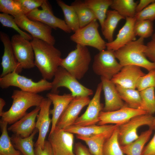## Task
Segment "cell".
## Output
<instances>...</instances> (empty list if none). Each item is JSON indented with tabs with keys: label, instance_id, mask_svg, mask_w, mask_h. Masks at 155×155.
Wrapping results in <instances>:
<instances>
[{
	"label": "cell",
	"instance_id": "d590c367",
	"mask_svg": "<svg viewBox=\"0 0 155 155\" xmlns=\"http://www.w3.org/2000/svg\"><path fill=\"white\" fill-rule=\"evenodd\" d=\"M118 125L105 142L102 155H124L118 139Z\"/></svg>",
	"mask_w": 155,
	"mask_h": 155
},
{
	"label": "cell",
	"instance_id": "ba28073f",
	"mask_svg": "<svg viewBox=\"0 0 155 155\" xmlns=\"http://www.w3.org/2000/svg\"><path fill=\"white\" fill-rule=\"evenodd\" d=\"M154 117L152 115L148 114L139 115L133 117L125 123L119 125L118 139L120 146L126 145L137 139L139 136L137 131L140 127L147 125L149 128H152Z\"/></svg>",
	"mask_w": 155,
	"mask_h": 155
},
{
	"label": "cell",
	"instance_id": "ab89813d",
	"mask_svg": "<svg viewBox=\"0 0 155 155\" xmlns=\"http://www.w3.org/2000/svg\"><path fill=\"white\" fill-rule=\"evenodd\" d=\"M152 87L155 88V69L140 77L136 86V88L139 91Z\"/></svg>",
	"mask_w": 155,
	"mask_h": 155
},
{
	"label": "cell",
	"instance_id": "f907efd6",
	"mask_svg": "<svg viewBox=\"0 0 155 155\" xmlns=\"http://www.w3.org/2000/svg\"><path fill=\"white\" fill-rule=\"evenodd\" d=\"M152 38H155V31L152 36Z\"/></svg>",
	"mask_w": 155,
	"mask_h": 155
},
{
	"label": "cell",
	"instance_id": "bcb514c9",
	"mask_svg": "<svg viewBox=\"0 0 155 155\" xmlns=\"http://www.w3.org/2000/svg\"><path fill=\"white\" fill-rule=\"evenodd\" d=\"M73 149L75 155H93L88 148L80 142L75 143Z\"/></svg>",
	"mask_w": 155,
	"mask_h": 155
},
{
	"label": "cell",
	"instance_id": "8d00e7d4",
	"mask_svg": "<svg viewBox=\"0 0 155 155\" xmlns=\"http://www.w3.org/2000/svg\"><path fill=\"white\" fill-rule=\"evenodd\" d=\"M153 22L148 20L136 21L134 26L136 36L144 39L152 36L153 34Z\"/></svg>",
	"mask_w": 155,
	"mask_h": 155
},
{
	"label": "cell",
	"instance_id": "60d3db41",
	"mask_svg": "<svg viewBox=\"0 0 155 155\" xmlns=\"http://www.w3.org/2000/svg\"><path fill=\"white\" fill-rule=\"evenodd\" d=\"M25 15L41 6L44 0H15Z\"/></svg>",
	"mask_w": 155,
	"mask_h": 155
},
{
	"label": "cell",
	"instance_id": "484cf974",
	"mask_svg": "<svg viewBox=\"0 0 155 155\" xmlns=\"http://www.w3.org/2000/svg\"><path fill=\"white\" fill-rule=\"evenodd\" d=\"M153 129L151 128L142 132L138 138L132 142L121 146L123 152L126 155H142L144 146L149 140Z\"/></svg>",
	"mask_w": 155,
	"mask_h": 155
},
{
	"label": "cell",
	"instance_id": "8992f818",
	"mask_svg": "<svg viewBox=\"0 0 155 155\" xmlns=\"http://www.w3.org/2000/svg\"><path fill=\"white\" fill-rule=\"evenodd\" d=\"M51 92L58 94V89L65 87L68 89L74 97L92 95L93 91L80 84L78 80L63 67L59 66L56 71L53 81Z\"/></svg>",
	"mask_w": 155,
	"mask_h": 155
},
{
	"label": "cell",
	"instance_id": "8fae6325",
	"mask_svg": "<svg viewBox=\"0 0 155 155\" xmlns=\"http://www.w3.org/2000/svg\"><path fill=\"white\" fill-rule=\"evenodd\" d=\"M11 41L15 56L22 68L34 67V55L31 42L19 34L13 35Z\"/></svg>",
	"mask_w": 155,
	"mask_h": 155
},
{
	"label": "cell",
	"instance_id": "7a4b0ae2",
	"mask_svg": "<svg viewBox=\"0 0 155 155\" xmlns=\"http://www.w3.org/2000/svg\"><path fill=\"white\" fill-rule=\"evenodd\" d=\"M11 97L13 102L11 107L0 116L1 117L0 120L7 122L8 124H13L22 118L30 107L39 106L44 98L38 94L21 90H14Z\"/></svg>",
	"mask_w": 155,
	"mask_h": 155
},
{
	"label": "cell",
	"instance_id": "30bf717a",
	"mask_svg": "<svg viewBox=\"0 0 155 155\" xmlns=\"http://www.w3.org/2000/svg\"><path fill=\"white\" fill-rule=\"evenodd\" d=\"M13 17L19 27L28 32L33 38L55 44V40L51 34L53 29L51 27L40 22L30 20L24 14Z\"/></svg>",
	"mask_w": 155,
	"mask_h": 155
},
{
	"label": "cell",
	"instance_id": "52a82bcc",
	"mask_svg": "<svg viewBox=\"0 0 155 155\" xmlns=\"http://www.w3.org/2000/svg\"><path fill=\"white\" fill-rule=\"evenodd\" d=\"M99 24L94 20L86 26L80 28L70 37L71 41L84 46H90L101 51L105 50L106 43L98 30Z\"/></svg>",
	"mask_w": 155,
	"mask_h": 155
},
{
	"label": "cell",
	"instance_id": "c3c4849f",
	"mask_svg": "<svg viewBox=\"0 0 155 155\" xmlns=\"http://www.w3.org/2000/svg\"><path fill=\"white\" fill-rule=\"evenodd\" d=\"M6 102L5 100L2 98H0V116L3 112V109Z\"/></svg>",
	"mask_w": 155,
	"mask_h": 155
},
{
	"label": "cell",
	"instance_id": "9c48e42d",
	"mask_svg": "<svg viewBox=\"0 0 155 155\" xmlns=\"http://www.w3.org/2000/svg\"><path fill=\"white\" fill-rule=\"evenodd\" d=\"M116 59L114 51L107 49L99 51L94 57L93 71L100 77L111 80L123 67Z\"/></svg>",
	"mask_w": 155,
	"mask_h": 155
},
{
	"label": "cell",
	"instance_id": "5b68a950",
	"mask_svg": "<svg viewBox=\"0 0 155 155\" xmlns=\"http://www.w3.org/2000/svg\"><path fill=\"white\" fill-rule=\"evenodd\" d=\"M11 86L18 87L24 92L37 94L51 90L52 84L51 82L44 79L35 82L14 72L0 78L1 88L5 89Z\"/></svg>",
	"mask_w": 155,
	"mask_h": 155
},
{
	"label": "cell",
	"instance_id": "2e32d148",
	"mask_svg": "<svg viewBox=\"0 0 155 155\" xmlns=\"http://www.w3.org/2000/svg\"><path fill=\"white\" fill-rule=\"evenodd\" d=\"M147 114L141 109H134L128 106L119 110L110 112L101 111L99 115L98 125L113 123L120 125L128 121L133 117L139 115Z\"/></svg>",
	"mask_w": 155,
	"mask_h": 155
},
{
	"label": "cell",
	"instance_id": "74e56055",
	"mask_svg": "<svg viewBox=\"0 0 155 155\" xmlns=\"http://www.w3.org/2000/svg\"><path fill=\"white\" fill-rule=\"evenodd\" d=\"M0 22L3 26L13 28L19 34L29 40L33 39V38L30 34L23 31L19 27L12 16L6 13H0Z\"/></svg>",
	"mask_w": 155,
	"mask_h": 155
},
{
	"label": "cell",
	"instance_id": "4dcf8cb0",
	"mask_svg": "<svg viewBox=\"0 0 155 155\" xmlns=\"http://www.w3.org/2000/svg\"><path fill=\"white\" fill-rule=\"evenodd\" d=\"M71 5L73 7L77 15L80 28L83 27L92 21L97 20L91 10L88 7L84 1L76 0Z\"/></svg>",
	"mask_w": 155,
	"mask_h": 155
},
{
	"label": "cell",
	"instance_id": "f6af8a7d",
	"mask_svg": "<svg viewBox=\"0 0 155 155\" xmlns=\"http://www.w3.org/2000/svg\"><path fill=\"white\" fill-rule=\"evenodd\" d=\"M154 129L155 130V127ZM142 155H155V133L151 140L144 147Z\"/></svg>",
	"mask_w": 155,
	"mask_h": 155
},
{
	"label": "cell",
	"instance_id": "7bdbcfd3",
	"mask_svg": "<svg viewBox=\"0 0 155 155\" xmlns=\"http://www.w3.org/2000/svg\"><path fill=\"white\" fill-rule=\"evenodd\" d=\"M145 55L147 59L155 63V38L152 39L146 45Z\"/></svg>",
	"mask_w": 155,
	"mask_h": 155
},
{
	"label": "cell",
	"instance_id": "ffe728a7",
	"mask_svg": "<svg viewBox=\"0 0 155 155\" xmlns=\"http://www.w3.org/2000/svg\"><path fill=\"white\" fill-rule=\"evenodd\" d=\"M145 74L140 67L128 65L123 67L111 80L115 84L125 88L135 89L138 80Z\"/></svg>",
	"mask_w": 155,
	"mask_h": 155
},
{
	"label": "cell",
	"instance_id": "681fc988",
	"mask_svg": "<svg viewBox=\"0 0 155 155\" xmlns=\"http://www.w3.org/2000/svg\"><path fill=\"white\" fill-rule=\"evenodd\" d=\"M155 127V117H154V119L153 121L152 128L154 129V128Z\"/></svg>",
	"mask_w": 155,
	"mask_h": 155
},
{
	"label": "cell",
	"instance_id": "603a6c76",
	"mask_svg": "<svg viewBox=\"0 0 155 155\" xmlns=\"http://www.w3.org/2000/svg\"><path fill=\"white\" fill-rule=\"evenodd\" d=\"M46 96L53 104V108L50 111V114L52 115L51 133L55 129L58 119L74 97L71 93L60 95L51 92L48 93Z\"/></svg>",
	"mask_w": 155,
	"mask_h": 155
},
{
	"label": "cell",
	"instance_id": "f546056e",
	"mask_svg": "<svg viewBox=\"0 0 155 155\" xmlns=\"http://www.w3.org/2000/svg\"><path fill=\"white\" fill-rule=\"evenodd\" d=\"M115 85L121 98L128 107L140 109L141 101L140 91L135 89L125 88L118 84Z\"/></svg>",
	"mask_w": 155,
	"mask_h": 155
},
{
	"label": "cell",
	"instance_id": "836d02e7",
	"mask_svg": "<svg viewBox=\"0 0 155 155\" xmlns=\"http://www.w3.org/2000/svg\"><path fill=\"white\" fill-rule=\"evenodd\" d=\"M56 2L63 12L66 24L72 31L75 32L80 28L78 17L73 7L62 0H57Z\"/></svg>",
	"mask_w": 155,
	"mask_h": 155
},
{
	"label": "cell",
	"instance_id": "d6986e66",
	"mask_svg": "<svg viewBox=\"0 0 155 155\" xmlns=\"http://www.w3.org/2000/svg\"><path fill=\"white\" fill-rule=\"evenodd\" d=\"M105 99L102 111L110 112L127 106L119 96L116 85L111 80L100 77Z\"/></svg>",
	"mask_w": 155,
	"mask_h": 155
},
{
	"label": "cell",
	"instance_id": "7dc6e473",
	"mask_svg": "<svg viewBox=\"0 0 155 155\" xmlns=\"http://www.w3.org/2000/svg\"><path fill=\"white\" fill-rule=\"evenodd\" d=\"M155 0H140L137 3L136 9V13L141 11Z\"/></svg>",
	"mask_w": 155,
	"mask_h": 155
},
{
	"label": "cell",
	"instance_id": "6da1fadb",
	"mask_svg": "<svg viewBox=\"0 0 155 155\" xmlns=\"http://www.w3.org/2000/svg\"><path fill=\"white\" fill-rule=\"evenodd\" d=\"M34 55V64L43 79L51 80L60 66L61 53L54 45L33 38L31 41Z\"/></svg>",
	"mask_w": 155,
	"mask_h": 155
},
{
	"label": "cell",
	"instance_id": "4fadbf2b",
	"mask_svg": "<svg viewBox=\"0 0 155 155\" xmlns=\"http://www.w3.org/2000/svg\"><path fill=\"white\" fill-rule=\"evenodd\" d=\"M74 137L73 133L56 126L49 133L48 138L53 155H75L73 151Z\"/></svg>",
	"mask_w": 155,
	"mask_h": 155
},
{
	"label": "cell",
	"instance_id": "ee69618b",
	"mask_svg": "<svg viewBox=\"0 0 155 155\" xmlns=\"http://www.w3.org/2000/svg\"><path fill=\"white\" fill-rule=\"evenodd\" d=\"M34 146L35 155H53L51 145L48 140H45L43 149L38 145Z\"/></svg>",
	"mask_w": 155,
	"mask_h": 155
},
{
	"label": "cell",
	"instance_id": "7402d4cb",
	"mask_svg": "<svg viewBox=\"0 0 155 155\" xmlns=\"http://www.w3.org/2000/svg\"><path fill=\"white\" fill-rule=\"evenodd\" d=\"M126 22L119 31L116 38L106 43L107 49L115 51L132 41L136 40L134 26L136 20L134 17L125 18Z\"/></svg>",
	"mask_w": 155,
	"mask_h": 155
},
{
	"label": "cell",
	"instance_id": "b9f144b4",
	"mask_svg": "<svg viewBox=\"0 0 155 155\" xmlns=\"http://www.w3.org/2000/svg\"><path fill=\"white\" fill-rule=\"evenodd\" d=\"M134 18L136 21L148 20L153 21L155 20V1L141 11L136 13Z\"/></svg>",
	"mask_w": 155,
	"mask_h": 155
},
{
	"label": "cell",
	"instance_id": "3957f363",
	"mask_svg": "<svg viewBox=\"0 0 155 155\" xmlns=\"http://www.w3.org/2000/svg\"><path fill=\"white\" fill-rule=\"evenodd\" d=\"M144 40L140 37L114 51L116 58L122 67L136 65L148 71L155 69V63L149 60L145 55L146 45Z\"/></svg>",
	"mask_w": 155,
	"mask_h": 155
},
{
	"label": "cell",
	"instance_id": "ac0fdd59",
	"mask_svg": "<svg viewBox=\"0 0 155 155\" xmlns=\"http://www.w3.org/2000/svg\"><path fill=\"white\" fill-rule=\"evenodd\" d=\"M52 103L49 98H44L39 106L40 110L36 122V128L38 130L39 134L34 146L38 145L43 149L44 147L46 137L51 123L49 115L50 107Z\"/></svg>",
	"mask_w": 155,
	"mask_h": 155
},
{
	"label": "cell",
	"instance_id": "7c38bea8",
	"mask_svg": "<svg viewBox=\"0 0 155 155\" xmlns=\"http://www.w3.org/2000/svg\"><path fill=\"white\" fill-rule=\"evenodd\" d=\"M41 7L42 9H36L26 16L30 20L41 22L53 29L59 28L68 33L72 32L64 20L54 15L51 6L47 0H44Z\"/></svg>",
	"mask_w": 155,
	"mask_h": 155
},
{
	"label": "cell",
	"instance_id": "44dd1931",
	"mask_svg": "<svg viewBox=\"0 0 155 155\" xmlns=\"http://www.w3.org/2000/svg\"><path fill=\"white\" fill-rule=\"evenodd\" d=\"M40 110L39 106L36 107L32 111L27 113L22 118L8 127V131L22 138L29 137L36 128V119Z\"/></svg>",
	"mask_w": 155,
	"mask_h": 155
},
{
	"label": "cell",
	"instance_id": "cb8c5ba5",
	"mask_svg": "<svg viewBox=\"0 0 155 155\" xmlns=\"http://www.w3.org/2000/svg\"><path fill=\"white\" fill-rule=\"evenodd\" d=\"M118 125H94L86 126H78L72 125L63 130L80 136L90 137L108 131L115 129Z\"/></svg>",
	"mask_w": 155,
	"mask_h": 155
},
{
	"label": "cell",
	"instance_id": "4316f807",
	"mask_svg": "<svg viewBox=\"0 0 155 155\" xmlns=\"http://www.w3.org/2000/svg\"><path fill=\"white\" fill-rule=\"evenodd\" d=\"M125 19L117 12L114 10H108L103 28L102 34L108 42L113 41L115 30L120 20Z\"/></svg>",
	"mask_w": 155,
	"mask_h": 155
},
{
	"label": "cell",
	"instance_id": "1f68e13d",
	"mask_svg": "<svg viewBox=\"0 0 155 155\" xmlns=\"http://www.w3.org/2000/svg\"><path fill=\"white\" fill-rule=\"evenodd\" d=\"M7 122L0 120L1 134L0 137V155H20L21 152L16 149L9 136Z\"/></svg>",
	"mask_w": 155,
	"mask_h": 155
},
{
	"label": "cell",
	"instance_id": "83f0119b",
	"mask_svg": "<svg viewBox=\"0 0 155 155\" xmlns=\"http://www.w3.org/2000/svg\"><path fill=\"white\" fill-rule=\"evenodd\" d=\"M38 131V130L35 128L30 136L25 138L14 134L12 135L10 137L14 146L23 155H35L33 140Z\"/></svg>",
	"mask_w": 155,
	"mask_h": 155
},
{
	"label": "cell",
	"instance_id": "e575fe53",
	"mask_svg": "<svg viewBox=\"0 0 155 155\" xmlns=\"http://www.w3.org/2000/svg\"><path fill=\"white\" fill-rule=\"evenodd\" d=\"M141 104L140 109L152 115L155 113V88H148L140 91Z\"/></svg>",
	"mask_w": 155,
	"mask_h": 155
},
{
	"label": "cell",
	"instance_id": "f1b7e54d",
	"mask_svg": "<svg viewBox=\"0 0 155 155\" xmlns=\"http://www.w3.org/2000/svg\"><path fill=\"white\" fill-rule=\"evenodd\" d=\"M113 0H85L84 2L91 10L98 20L101 29L103 27L108 8Z\"/></svg>",
	"mask_w": 155,
	"mask_h": 155
},
{
	"label": "cell",
	"instance_id": "e0dca14e",
	"mask_svg": "<svg viewBox=\"0 0 155 155\" xmlns=\"http://www.w3.org/2000/svg\"><path fill=\"white\" fill-rule=\"evenodd\" d=\"M0 38L4 47L1 63L2 71L0 78L14 72L18 73H21L23 69L18 62L15 56L9 36L6 34L1 31Z\"/></svg>",
	"mask_w": 155,
	"mask_h": 155
},
{
	"label": "cell",
	"instance_id": "f35d334b",
	"mask_svg": "<svg viewBox=\"0 0 155 155\" xmlns=\"http://www.w3.org/2000/svg\"><path fill=\"white\" fill-rule=\"evenodd\" d=\"M0 11L13 17L23 14L21 8L15 0H0Z\"/></svg>",
	"mask_w": 155,
	"mask_h": 155
},
{
	"label": "cell",
	"instance_id": "277c9868",
	"mask_svg": "<svg viewBox=\"0 0 155 155\" xmlns=\"http://www.w3.org/2000/svg\"><path fill=\"white\" fill-rule=\"evenodd\" d=\"M92 60L90 52L87 46L77 44L76 48L66 57L62 58L60 66L78 80L82 78L88 71Z\"/></svg>",
	"mask_w": 155,
	"mask_h": 155
},
{
	"label": "cell",
	"instance_id": "d4e9b609",
	"mask_svg": "<svg viewBox=\"0 0 155 155\" xmlns=\"http://www.w3.org/2000/svg\"><path fill=\"white\" fill-rule=\"evenodd\" d=\"M117 127L108 131L92 137H86L78 135L76 136L78 139L85 142L92 155H102V149L105 142L112 134Z\"/></svg>",
	"mask_w": 155,
	"mask_h": 155
},
{
	"label": "cell",
	"instance_id": "5bb4252c",
	"mask_svg": "<svg viewBox=\"0 0 155 155\" xmlns=\"http://www.w3.org/2000/svg\"><path fill=\"white\" fill-rule=\"evenodd\" d=\"M102 90V84L100 82L98 84L94 96L90 100L86 111L78 117L73 125L86 126L98 123L99 114L102 111L104 107L100 101Z\"/></svg>",
	"mask_w": 155,
	"mask_h": 155
},
{
	"label": "cell",
	"instance_id": "9a60e30c",
	"mask_svg": "<svg viewBox=\"0 0 155 155\" xmlns=\"http://www.w3.org/2000/svg\"><path fill=\"white\" fill-rule=\"evenodd\" d=\"M90 101L88 96L74 97L58 119L56 126L64 129L73 125L81 110Z\"/></svg>",
	"mask_w": 155,
	"mask_h": 155
},
{
	"label": "cell",
	"instance_id": "d6a6232c",
	"mask_svg": "<svg viewBox=\"0 0 155 155\" xmlns=\"http://www.w3.org/2000/svg\"><path fill=\"white\" fill-rule=\"evenodd\" d=\"M137 4L133 0H113L110 7L125 19L134 17Z\"/></svg>",
	"mask_w": 155,
	"mask_h": 155
}]
</instances>
